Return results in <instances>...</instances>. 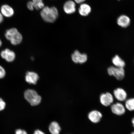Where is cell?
Listing matches in <instances>:
<instances>
[{"mask_svg": "<svg viewBox=\"0 0 134 134\" xmlns=\"http://www.w3.org/2000/svg\"><path fill=\"white\" fill-rule=\"evenodd\" d=\"M41 15L44 20L48 23H53L58 18L59 14L57 9L54 7H51L44 6L40 13Z\"/></svg>", "mask_w": 134, "mask_h": 134, "instance_id": "6da1fadb", "label": "cell"}, {"mask_svg": "<svg viewBox=\"0 0 134 134\" xmlns=\"http://www.w3.org/2000/svg\"><path fill=\"white\" fill-rule=\"evenodd\" d=\"M7 39L14 46L19 44L23 41V36L16 28H12L7 30L5 34Z\"/></svg>", "mask_w": 134, "mask_h": 134, "instance_id": "7a4b0ae2", "label": "cell"}, {"mask_svg": "<svg viewBox=\"0 0 134 134\" xmlns=\"http://www.w3.org/2000/svg\"><path fill=\"white\" fill-rule=\"evenodd\" d=\"M24 96L25 99L32 106L39 105L41 101V97L34 90H26L24 92Z\"/></svg>", "mask_w": 134, "mask_h": 134, "instance_id": "3957f363", "label": "cell"}, {"mask_svg": "<svg viewBox=\"0 0 134 134\" xmlns=\"http://www.w3.org/2000/svg\"><path fill=\"white\" fill-rule=\"evenodd\" d=\"M108 72L109 75L114 76L119 80H122L124 78L125 71L124 68L110 66L108 69Z\"/></svg>", "mask_w": 134, "mask_h": 134, "instance_id": "277c9868", "label": "cell"}, {"mask_svg": "<svg viewBox=\"0 0 134 134\" xmlns=\"http://www.w3.org/2000/svg\"><path fill=\"white\" fill-rule=\"evenodd\" d=\"M71 58L74 62L81 64L86 62L88 59V56L85 53H80L77 50H76L72 54Z\"/></svg>", "mask_w": 134, "mask_h": 134, "instance_id": "5b68a950", "label": "cell"}, {"mask_svg": "<svg viewBox=\"0 0 134 134\" xmlns=\"http://www.w3.org/2000/svg\"><path fill=\"white\" fill-rule=\"evenodd\" d=\"M100 103L105 107H108L111 105L114 102L113 95L109 92L103 93L100 95Z\"/></svg>", "mask_w": 134, "mask_h": 134, "instance_id": "8992f818", "label": "cell"}, {"mask_svg": "<svg viewBox=\"0 0 134 134\" xmlns=\"http://www.w3.org/2000/svg\"><path fill=\"white\" fill-rule=\"evenodd\" d=\"M111 110L114 114L119 116L124 114L126 112L125 106L120 103H117L111 104Z\"/></svg>", "mask_w": 134, "mask_h": 134, "instance_id": "52a82bcc", "label": "cell"}, {"mask_svg": "<svg viewBox=\"0 0 134 134\" xmlns=\"http://www.w3.org/2000/svg\"><path fill=\"white\" fill-rule=\"evenodd\" d=\"M1 55L2 58L8 62H12L14 61L16 58L15 53L8 48H6L1 51Z\"/></svg>", "mask_w": 134, "mask_h": 134, "instance_id": "ba28073f", "label": "cell"}, {"mask_svg": "<svg viewBox=\"0 0 134 134\" xmlns=\"http://www.w3.org/2000/svg\"><path fill=\"white\" fill-rule=\"evenodd\" d=\"M103 117V115L99 111L93 110L90 111L88 115V117L90 121L93 123L99 122Z\"/></svg>", "mask_w": 134, "mask_h": 134, "instance_id": "9c48e42d", "label": "cell"}, {"mask_svg": "<svg viewBox=\"0 0 134 134\" xmlns=\"http://www.w3.org/2000/svg\"><path fill=\"white\" fill-rule=\"evenodd\" d=\"M131 20L129 17L125 15H122L117 18V23L119 26L126 28L130 26Z\"/></svg>", "mask_w": 134, "mask_h": 134, "instance_id": "30bf717a", "label": "cell"}, {"mask_svg": "<svg viewBox=\"0 0 134 134\" xmlns=\"http://www.w3.org/2000/svg\"><path fill=\"white\" fill-rule=\"evenodd\" d=\"M63 9L67 14H71L75 13L76 10L75 3L71 0L67 1L64 5Z\"/></svg>", "mask_w": 134, "mask_h": 134, "instance_id": "8fae6325", "label": "cell"}, {"mask_svg": "<svg viewBox=\"0 0 134 134\" xmlns=\"http://www.w3.org/2000/svg\"><path fill=\"white\" fill-rule=\"evenodd\" d=\"M1 13L4 17L9 18L14 15V11L13 8L9 5L4 4L1 6Z\"/></svg>", "mask_w": 134, "mask_h": 134, "instance_id": "7c38bea8", "label": "cell"}, {"mask_svg": "<svg viewBox=\"0 0 134 134\" xmlns=\"http://www.w3.org/2000/svg\"><path fill=\"white\" fill-rule=\"evenodd\" d=\"M114 96L118 101L123 102L126 100L127 94L124 90L121 88H118L114 90Z\"/></svg>", "mask_w": 134, "mask_h": 134, "instance_id": "4fadbf2b", "label": "cell"}, {"mask_svg": "<svg viewBox=\"0 0 134 134\" xmlns=\"http://www.w3.org/2000/svg\"><path fill=\"white\" fill-rule=\"evenodd\" d=\"M39 79V76L37 74L34 72L28 71L26 73L25 80L30 84H36Z\"/></svg>", "mask_w": 134, "mask_h": 134, "instance_id": "5bb4252c", "label": "cell"}, {"mask_svg": "<svg viewBox=\"0 0 134 134\" xmlns=\"http://www.w3.org/2000/svg\"><path fill=\"white\" fill-rule=\"evenodd\" d=\"M91 8L89 5L83 3L80 4L78 10L80 15L83 16H88L91 13Z\"/></svg>", "mask_w": 134, "mask_h": 134, "instance_id": "9a60e30c", "label": "cell"}, {"mask_svg": "<svg viewBox=\"0 0 134 134\" xmlns=\"http://www.w3.org/2000/svg\"><path fill=\"white\" fill-rule=\"evenodd\" d=\"M112 63L115 66L124 68L125 65L124 61L118 55H116L112 59Z\"/></svg>", "mask_w": 134, "mask_h": 134, "instance_id": "2e32d148", "label": "cell"}, {"mask_svg": "<svg viewBox=\"0 0 134 134\" xmlns=\"http://www.w3.org/2000/svg\"><path fill=\"white\" fill-rule=\"evenodd\" d=\"M49 130L52 134H59L61 128L57 122L53 121L50 124Z\"/></svg>", "mask_w": 134, "mask_h": 134, "instance_id": "e0dca14e", "label": "cell"}, {"mask_svg": "<svg viewBox=\"0 0 134 134\" xmlns=\"http://www.w3.org/2000/svg\"><path fill=\"white\" fill-rule=\"evenodd\" d=\"M125 107L130 111H134V98H129L126 100Z\"/></svg>", "mask_w": 134, "mask_h": 134, "instance_id": "ac0fdd59", "label": "cell"}, {"mask_svg": "<svg viewBox=\"0 0 134 134\" xmlns=\"http://www.w3.org/2000/svg\"><path fill=\"white\" fill-rule=\"evenodd\" d=\"M32 1L34 8L36 10L42 9L44 7V4L43 0H32Z\"/></svg>", "mask_w": 134, "mask_h": 134, "instance_id": "d6986e66", "label": "cell"}, {"mask_svg": "<svg viewBox=\"0 0 134 134\" xmlns=\"http://www.w3.org/2000/svg\"><path fill=\"white\" fill-rule=\"evenodd\" d=\"M6 104L2 98H0V111H2L5 108Z\"/></svg>", "mask_w": 134, "mask_h": 134, "instance_id": "ffe728a7", "label": "cell"}, {"mask_svg": "<svg viewBox=\"0 0 134 134\" xmlns=\"http://www.w3.org/2000/svg\"><path fill=\"white\" fill-rule=\"evenodd\" d=\"M5 75L6 71L4 68L0 66V79L4 78Z\"/></svg>", "mask_w": 134, "mask_h": 134, "instance_id": "44dd1931", "label": "cell"}, {"mask_svg": "<svg viewBox=\"0 0 134 134\" xmlns=\"http://www.w3.org/2000/svg\"><path fill=\"white\" fill-rule=\"evenodd\" d=\"M27 6L28 9L30 10L33 11L34 9V6L33 4L32 1H29L27 3Z\"/></svg>", "mask_w": 134, "mask_h": 134, "instance_id": "7402d4cb", "label": "cell"}, {"mask_svg": "<svg viewBox=\"0 0 134 134\" xmlns=\"http://www.w3.org/2000/svg\"><path fill=\"white\" fill-rule=\"evenodd\" d=\"M15 134H28L26 131L24 130L20 129L17 130L15 131Z\"/></svg>", "mask_w": 134, "mask_h": 134, "instance_id": "603a6c76", "label": "cell"}, {"mask_svg": "<svg viewBox=\"0 0 134 134\" xmlns=\"http://www.w3.org/2000/svg\"><path fill=\"white\" fill-rule=\"evenodd\" d=\"M86 0H74L75 2L78 4H81L84 2Z\"/></svg>", "mask_w": 134, "mask_h": 134, "instance_id": "cb8c5ba5", "label": "cell"}, {"mask_svg": "<svg viewBox=\"0 0 134 134\" xmlns=\"http://www.w3.org/2000/svg\"><path fill=\"white\" fill-rule=\"evenodd\" d=\"M34 134H45L43 132L39 130H37L34 132Z\"/></svg>", "mask_w": 134, "mask_h": 134, "instance_id": "d4e9b609", "label": "cell"}, {"mask_svg": "<svg viewBox=\"0 0 134 134\" xmlns=\"http://www.w3.org/2000/svg\"><path fill=\"white\" fill-rule=\"evenodd\" d=\"M4 20V16H3L1 13L0 12V24L3 23Z\"/></svg>", "mask_w": 134, "mask_h": 134, "instance_id": "484cf974", "label": "cell"}, {"mask_svg": "<svg viewBox=\"0 0 134 134\" xmlns=\"http://www.w3.org/2000/svg\"><path fill=\"white\" fill-rule=\"evenodd\" d=\"M132 125H133V126L134 127V117L132 119Z\"/></svg>", "mask_w": 134, "mask_h": 134, "instance_id": "4316f807", "label": "cell"}, {"mask_svg": "<svg viewBox=\"0 0 134 134\" xmlns=\"http://www.w3.org/2000/svg\"><path fill=\"white\" fill-rule=\"evenodd\" d=\"M2 45V42L1 40L0 39V47H1Z\"/></svg>", "mask_w": 134, "mask_h": 134, "instance_id": "83f0119b", "label": "cell"}, {"mask_svg": "<svg viewBox=\"0 0 134 134\" xmlns=\"http://www.w3.org/2000/svg\"><path fill=\"white\" fill-rule=\"evenodd\" d=\"M131 134H134V131L132 132Z\"/></svg>", "mask_w": 134, "mask_h": 134, "instance_id": "f1b7e54d", "label": "cell"}]
</instances>
